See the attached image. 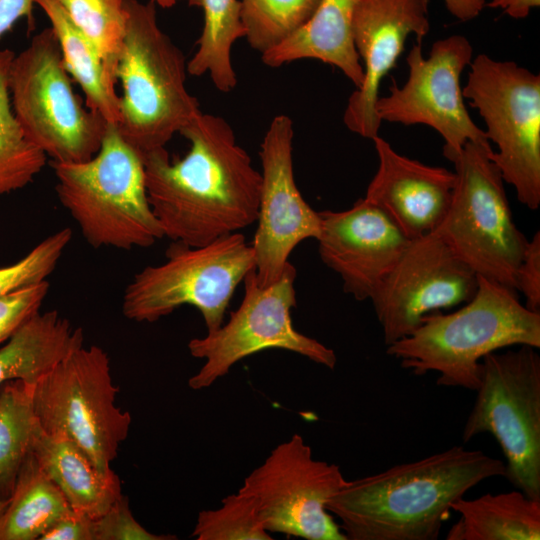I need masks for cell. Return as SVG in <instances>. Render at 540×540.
<instances>
[{"instance_id": "1", "label": "cell", "mask_w": 540, "mask_h": 540, "mask_svg": "<svg viewBox=\"0 0 540 540\" xmlns=\"http://www.w3.org/2000/svg\"><path fill=\"white\" fill-rule=\"evenodd\" d=\"M190 142L181 159L165 147L143 157L148 201L164 237L206 245L257 220L261 172L222 117L200 113L180 132Z\"/></svg>"}, {"instance_id": "2", "label": "cell", "mask_w": 540, "mask_h": 540, "mask_svg": "<svg viewBox=\"0 0 540 540\" xmlns=\"http://www.w3.org/2000/svg\"><path fill=\"white\" fill-rule=\"evenodd\" d=\"M503 461L453 446L346 480L326 503L347 540H436L452 504L480 482L505 477Z\"/></svg>"}, {"instance_id": "3", "label": "cell", "mask_w": 540, "mask_h": 540, "mask_svg": "<svg viewBox=\"0 0 540 540\" xmlns=\"http://www.w3.org/2000/svg\"><path fill=\"white\" fill-rule=\"evenodd\" d=\"M516 345L539 349L540 313L521 304L517 293L478 276L477 291L463 307L424 316L386 353L414 375L437 372V385L476 391L482 358Z\"/></svg>"}, {"instance_id": "4", "label": "cell", "mask_w": 540, "mask_h": 540, "mask_svg": "<svg viewBox=\"0 0 540 540\" xmlns=\"http://www.w3.org/2000/svg\"><path fill=\"white\" fill-rule=\"evenodd\" d=\"M126 31L116 69L122 138L142 158L163 148L201 113L185 86L183 52L159 27L156 4L125 0Z\"/></svg>"}, {"instance_id": "5", "label": "cell", "mask_w": 540, "mask_h": 540, "mask_svg": "<svg viewBox=\"0 0 540 540\" xmlns=\"http://www.w3.org/2000/svg\"><path fill=\"white\" fill-rule=\"evenodd\" d=\"M62 206L93 248H148L164 237L148 201L142 156L108 123L89 160L52 162Z\"/></svg>"}, {"instance_id": "6", "label": "cell", "mask_w": 540, "mask_h": 540, "mask_svg": "<svg viewBox=\"0 0 540 540\" xmlns=\"http://www.w3.org/2000/svg\"><path fill=\"white\" fill-rule=\"evenodd\" d=\"M489 142L468 141L448 160L455 186L435 231L478 276L518 294L516 272L528 239L514 223Z\"/></svg>"}, {"instance_id": "7", "label": "cell", "mask_w": 540, "mask_h": 540, "mask_svg": "<svg viewBox=\"0 0 540 540\" xmlns=\"http://www.w3.org/2000/svg\"><path fill=\"white\" fill-rule=\"evenodd\" d=\"M8 86L25 135L53 162H83L99 151L108 122L74 92L51 27L14 56Z\"/></svg>"}, {"instance_id": "8", "label": "cell", "mask_w": 540, "mask_h": 540, "mask_svg": "<svg viewBox=\"0 0 540 540\" xmlns=\"http://www.w3.org/2000/svg\"><path fill=\"white\" fill-rule=\"evenodd\" d=\"M167 260L135 274L123 293L122 313L154 322L182 305L197 308L207 332L219 328L236 287L255 268L251 244L234 232L198 247L174 241Z\"/></svg>"}, {"instance_id": "9", "label": "cell", "mask_w": 540, "mask_h": 540, "mask_svg": "<svg viewBox=\"0 0 540 540\" xmlns=\"http://www.w3.org/2000/svg\"><path fill=\"white\" fill-rule=\"evenodd\" d=\"M462 431L469 442L491 434L506 458V478L540 500V356L537 348L492 352L480 362V384Z\"/></svg>"}, {"instance_id": "10", "label": "cell", "mask_w": 540, "mask_h": 540, "mask_svg": "<svg viewBox=\"0 0 540 540\" xmlns=\"http://www.w3.org/2000/svg\"><path fill=\"white\" fill-rule=\"evenodd\" d=\"M118 392L108 354L97 345H83L34 385L33 403L44 432L69 437L106 471L132 421L116 405Z\"/></svg>"}, {"instance_id": "11", "label": "cell", "mask_w": 540, "mask_h": 540, "mask_svg": "<svg viewBox=\"0 0 540 540\" xmlns=\"http://www.w3.org/2000/svg\"><path fill=\"white\" fill-rule=\"evenodd\" d=\"M464 99L497 146L492 158L504 182L531 210L540 205V76L514 61L479 54L470 63Z\"/></svg>"}, {"instance_id": "12", "label": "cell", "mask_w": 540, "mask_h": 540, "mask_svg": "<svg viewBox=\"0 0 540 540\" xmlns=\"http://www.w3.org/2000/svg\"><path fill=\"white\" fill-rule=\"evenodd\" d=\"M296 269L289 263L274 284L261 287L255 268L243 279L244 296L230 319L214 331L188 343L190 354L205 363L188 385L193 390L211 386L224 377L242 359L267 349H283L334 369L337 357L333 349L298 332L291 319L296 305L294 282Z\"/></svg>"}, {"instance_id": "13", "label": "cell", "mask_w": 540, "mask_h": 540, "mask_svg": "<svg viewBox=\"0 0 540 540\" xmlns=\"http://www.w3.org/2000/svg\"><path fill=\"white\" fill-rule=\"evenodd\" d=\"M336 464L316 460L299 434L277 445L243 481L265 529L307 540H347L326 509L345 484Z\"/></svg>"}, {"instance_id": "14", "label": "cell", "mask_w": 540, "mask_h": 540, "mask_svg": "<svg viewBox=\"0 0 540 540\" xmlns=\"http://www.w3.org/2000/svg\"><path fill=\"white\" fill-rule=\"evenodd\" d=\"M472 59L473 47L463 35L435 41L427 58L423 57L422 41L417 40L406 57L407 81L399 87L393 79L390 94L378 97L375 103L381 122L433 128L445 142L446 159L468 141L489 142L470 117L460 85L461 74Z\"/></svg>"}, {"instance_id": "15", "label": "cell", "mask_w": 540, "mask_h": 540, "mask_svg": "<svg viewBox=\"0 0 540 540\" xmlns=\"http://www.w3.org/2000/svg\"><path fill=\"white\" fill-rule=\"evenodd\" d=\"M477 288L478 275L435 231L411 240L370 299L384 343L409 335L430 313L468 302Z\"/></svg>"}, {"instance_id": "16", "label": "cell", "mask_w": 540, "mask_h": 540, "mask_svg": "<svg viewBox=\"0 0 540 540\" xmlns=\"http://www.w3.org/2000/svg\"><path fill=\"white\" fill-rule=\"evenodd\" d=\"M294 129L287 115L275 116L261 143L258 226L252 241L257 283L268 287L283 275L302 241L317 238L321 218L304 200L293 171Z\"/></svg>"}, {"instance_id": "17", "label": "cell", "mask_w": 540, "mask_h": 540, "mask_svg": "<svg viewBox=\"0 0 540 540\" xmlns=\"http://www.w3.org/2000/svg\"><path fill=\"white\" fill-rule=\"evenodd\" d=\"M430 30L428 0H360L353 20V39L362 61L363 83L350 95L346 127L368 139L378 136L381 120L375 110L382 79L396 66L406 39L418 41Z\"/></svg>"}, {"instance_id": "18", "label": "cell", "mask_w": 540, "mask_h": 540, "mask_svg": "<svg viewBox=\"0 0 540 540\" xmlns=\"http://www.w3.org/2000/svg\"><path fill=\"white\" fill-rule=\"evenodd\" d=\"M319 214L322 262L340 276L346 293L358 301L371 299L411 240L364 198L347 210Z\"/></svg>"}, {"instance_id": "19", "label": "cell", "mask_w": 540, "mask_h": 540, "mask_svg": "<svg viewBox=\"0 0 540 540\" xmlns=\"http://www.w3.org/2000/svg\"><path fill=\"white\" fill-rule=\"evenodd\" d=\"M372 140L379 165L364 199L382 210L409 240L436 231L451 203L454 171L403 156L379 136Z\"/></svg>"}, {"instance_id": "20", "label": "cell", "mask_w": 540, "mask_h": 540, "mask_svg": "<svg viewBox=\"0 0 540 540\" xmlns=\"http://www.w3.org/2000/svg\"><path fill=\"white\" fill-rule=\"evenodd\" d=\"M360 0H321L297 31L261 54L262 62L277 68L300 59H316L338 68L359 88L364 79L353 39V20Z\"/></svg>"}, {"instance_id": "21", "label": "cell", "mask_w": 540, "mask_h": 540, "mask_svg": "<svg viewBox=\"0 0 540 540\" xmlns=\"http://www.w3.org/2000/svg\"><path fill=\"white\" fill-rule=\"evenodd\" d=\"M32 454L74 511L96 519L122 495L118 475L112 469H99L87 453L65 435L41 430Z\"/></svg>"}, {"instance_id": "22", "label": "cell", "mask_w": 540, "mask_h": 540, "mask_svg": "<svg viewBox=\"0 0 540 540\" xmlns=\"http://www.w3.org/2000/svg\"><path fill=\"white\" fill-rule=\"evenodd\" d=\"M83 345V330L58 311L37 312L0 348V386L12 380L35 385Z\"/></svg>"}, {"instance_id": "23", "label": "cell", "mask_w": 540, "mask_h": 540, "mask_svg": "<svg viewBox=\"0 0 540 540\" xmlns=\"http://www.w3.org/2000/svg\"><path fill=\"white\" fill-rule=\"evenodd\" d=\"M459 520L447 540H539L540 500L521 490L486 493L475 499L464 496L452 504Z\"/></svg>"}, {"instance_id": "24", "label": "cell", "mask_w": 540, "mask_h": 540, "mask_svg": "<svg viewBox=\"0 0 540 540\" xmlns=\"http://www.w3.org/2000/svg\"><path fill=\"white\" fill-rule=\"evenodd\" d=\"M50 20L65 69L85 94L86 107L108 123L118 124L120 97L108 81L102 58L89 38L73 23L58 0H34Z\"/></svg>"}, {"instance_id": "25", "label": "cell", "mask_w": 540, "mask_h": 540, "mask_svg": "<svg viewBox=\"0 0 540 540\" xmlns=\"http://www.w3.org/2000/svg\"><path fill=\"white\" fill-rule=\"evenodd\" d=\"M70 508L60 489L43 471L32 451L25 459L0 515V540H39Z\"/></svg>"}, {"instance_id": "26", "label": "cell", "mask_w": 540, "mask_h": 540, "mask_svg": "<svg viewBox=\"0 0 540 540\" xmlns=\"http://www.w3.org/2000/svg\"><path fill=\"white\" fill-rule=\"evenodd\" d=\"M189 5L202 8L204 25L197 40V50L187 63L192 76L208 73L213 85L228 93L237 85L232 65V46L244 37L239 0H189Z\"/></svg>"}, {"instance_id": "27", "label": "cell", "mask_w": 540, "mask_h": 540, "mask_svg": "<svg viewBox=\"0 0 540 540\" xmlns=\"http://www.w3.org/2000/svg\"><path fill=\"white\" fill-rule=\"evenodd\" d=\"M34 384L12 380L0 386V499H9L18 473L41 432L33 403Z\"/></svg>"}, {"instance_id": "28", "label": "cell", "mask_w": 540, "mask_h": 540, "mask_svg": "<svg viewBox=\"0 0 540 540\" xmlns=\"http://www.w3.org/2000/svg\"><path fill=\"white\" fill-rule=\"evenodd\" d=\"M15 53L0 49V197L31 183L46 165V154L25 135L11 105L8 75Z\"/></svg>"}, {"instance_id": "29", "label": "cell", "mask_w": 540, "mask_h": 540, "mask_svg": "<svg viewBox=\"0 0 540 540\" xmlns=\"http://www.w3.org/2000/svg\"><path fill=\"white\" fill-rule=\"evenodd\" d=\"M73 23L97 48L110 84L117 82L116 69L126 31L125 0H58Z\"/></svg>"}, {"instance_id": "30", "label": "cell", "mask_w": 540, "mask_h": 540, "mask_svg": "<svg viewBox=\"0 0 540 540\" xmlns=\"http://www.w3.org/2000/svg\"><path fill=\"white\" fill-rule=\"evenodd\" d=\"M321 0H241L244 37L261 54L305 24Z\"/></svg>"}, {"instance_id": "31", "label": "cell", "mask_w": 540, "mask_h": 540, "mask_svg": "<svg viewBox=\"0 0 540 540\" xmlns=\"http://www.w3.org/2000/svg\"><path fill=\"white\" fill-rule=\"evenodd\" d=\"M192 536L197 540H270L254 499L238 490L219 508L199 512Z\"/></svg>"}, {"instance_id": "32", "label": "cell", "mask_w": 540, "mask_h": 540, "mask_svg": "<svg viewBox=\"0 0 540 540\" xmlns=\"http://www.w3.org/2000/svg\"><path fill=\"white\" fill-rule=\"evenodd\" d=\"M71 238L70 228L60 229L43 239L17 262L0 267V298L47 280Z\"/></svg>"}, {"instance_id": "33", "label": "cell", "mask_w": 540, "mask_h": 540, "mask_svg": "<svg viewBox=\"0 0 540 540\" xmlns=\"http://www.w3.org/2000/svg\"><path fill=\"white\" fill-rule=\"evenodd\" d=\"M95 540H173L175 535L154 534L133 516L128 498L123 494L98 518L94 519Z\"/></svg>"}, {"instance_id": "34", "label": "cell", "mask_w": 540, "mask_h": 540, "mask_svg": "<svg viewBox=\"0 0 540 540\" xmlns=\"http://www.w3.org/2000/svg\"><path fill=\"white\" fill-rule=\"evenodd\" d=\"M50 284L47 280L0 298V344L6 342L31 316L39 312Z\"/></svg>"}, {"instance_id": "35", "label": "cell", "mask_w": 540, "mask_h": 540, "mask_svg": "<svg viewBox=\"0 0 540 540\" xmlns=\"http://www.w3.org/2000/svg\"><path fill=\"white\" fill-rule=\"evenodd\" d=\"M516 290L525 298V307L540 313V232L528 240L515 277Z\"/></svg>"}, {"instance_id": "36", "label": "cell", "mask_w": 540, "mask_h": 540, "mask_svg": "<svg viewBox=\"0 0 540 540\" xmlns=\"http://www.w3.org/2000/svg\"><path fill=\"white\" fill-rule=\"evenodd\" d=\"M39 540H95L94 519L69 509L51 524Z\"/></svg>"}, {"instance_id": "37", "label": "cell", "mask_w": 540, "mask_h": 540, "mask_svg": "<svg viewBox=\"0 0 540 540\" xmlns=\"http://www.w3.org/2000/svg\"><path fill=\"white\" fill-rule=\"evenodd\" d=\"M34 0H0V37L25 18L30 29L34 28Z\"/></svg>"}, {"instance_id": "38", "label": "cell", "mask_w": 540, "mask_h": 540, "mask_svg": "<svg viewBox=\"0 0 540 540\" xmlns=\"http://www.w3.org/2000/svg\"><path fill=\"white\" fill-rule=\"evenodd\" d=\"M448 12L460 21L476 18L486 5V0H444Z\"/></svg>"}, {"instance_id": "39", "label": "cell", "mask_w": 540, "mask_h": 540, "mask_svg": "<svg viewBox=\"0 0 540 540\" xmlns=\"http://www.w3.org/2000/svg\"><path fill=\"white\" fill-rule=\"evenodd\" d=\"M540 0H491L486 7L500 8L505 14L514 19L526 18L530 10L539 7Z\"/></svg>"}, {"instance_id": "40", "label": "cell", "mask_w": 540, "mask_h": 540, "mask_svg": "<svg viewBox=\"0 0 540 540\" xmlns=\"http://www.w3.org/2000/svg\"><path fill=\"white\" fill-rule=\"evenodd\" d=\"M155 2L156 5L162 7V8H170L174 6L177 2V0H152Z\"/></svg>"}, {"instance_id": "41", "label": "cell", "mask_w": 540, "mask_h": 540, "mask_svg": "<svg viewBox=\"0 0 540 540\" xmlns=\"http://www.w3.org/2000/svg\"><path fill=\"white\" fill-rule=\"evenodd\" d=\"M9 499H0V515L4 511L6 505L8 504Z\"/></svg>"}]
</instances>
